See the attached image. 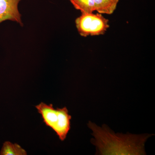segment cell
<instances>
[{"instance_id": "obj_1", "label": "cell", "mask_w": 155, "mask_h": 155, "mask_svg": "<svg viewBox=\"0 0 155 155\" xmlns=\"http://www.w3.org/2000/svg\"><path fill=\"white\" fill-rule=\"evenodd\" d=\"M88 126L95 138L92 143L97 147L99 154H145L144 143L150 135L116 134L107 126L100 127L91 122Z\"/></svg>"}, {"instance_id": "obj_2", "label": "cell", "mask_w": 155, "mask_h": 155, "mask_svg": "<svg viewBox=\"0 0 155 155\" xmlns=\"http://www.w3.org/2000/svg\"><path fill=\"white\" fill-rule=\"evenodd\" d=\"M35 107L41 115L45 125L56 132L61 141H64L70 130L72 118L67 108L55 109L52 104L48 105L42 102Z\"/></svg>"}, {"instance_id": "obj_3", "label": "cell", "mask_w": 155, "mask_h": 155, "mask_svg": "<svg viewBox=\"0 0 155 155\" xmlns=\"http://www.w3.org/2000/svg\"><path fill=\"white\" fill-rule=\"evenodd\" d=\"M109 20L102 14L83 13L75 20L76 28L81 36L103 35L110 27Z\"/></svg>"}, {"instance_id": "obj_4", "label": "cell", "mask_w": 155, "mask_h": 155, "mask_svg": "<svg viewBox=\"0 0 155 155\" xmlns=\"http://www.w3.org/2000/svg\"><path fill=\"white\" fill-rule=\"evenodd\" d=\"M22 0H0V23L11 20L23 26L21 14L18 9L19 2Z\"/></svg>"}, {"instance_id": "obj_5", "label": "cell", "mask_w": 155, "mask_h": 155, "mask_svg": "<svg viewBox=\"0 0 155 155\" xmlns=\"http://www.w3.org/2000/svg\"><path fill=\"white\" fill-rule=\"evenodd\" d=\"M95 11L99 14L110 15L116 9L119 0H94Z\"/></svg>"}, {"instance_id": "obj_6", "label": "cell", "mask_w": 155, "mask_h": 155, "mask_svg": "<svg viewBox=\"0 0 155 155\" xmlns=\"http://www.w3.org/2000/svg\"><path fill=\"white\" fill-rule=\"evenodd\" d=\"M1 155H26L27 152L17 143L6 141L0 152Z\"/></svg>"}, {"instance_id": "obj_7", "label": "cell", "mask_w": 155, "mask_h": 155, "mask_svg": "<svg viewBox=\"0 0 155 155\" xmlns=\"http://www.w3.org/2000/svg\"><path fill=\"white\" fill-rule=\"evenodd\" d=\"M76 10L81 14L92 13L95 11L94 0H69Z\"/></svg>"}]
</instances>
